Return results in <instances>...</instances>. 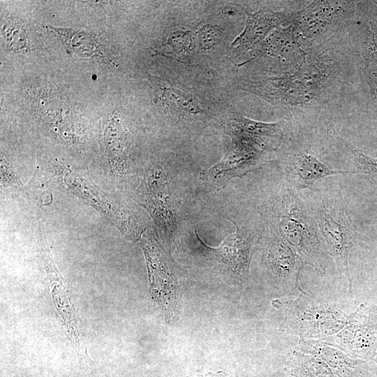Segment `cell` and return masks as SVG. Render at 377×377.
<instances>
[{"label": "cell", "mask_w": 377, "mask_h": 377, "mask_svg": "<svg viewBox=\"0 0 377 377\" xmlns=\"http://www.w3.org/2000/svg\"><path fill=\"white\" fill-rule=\"evenodd\" d=\"M295 355L297 364L292 371L294 377H339L327 362L314 355L295 353Z\"/></svg>", "instance_id": "e0dca14e"}, {"label": "cell", "mask_w": 377, "mask_h": 377, "mask_svg": "<svg viewBox=\"0 0 377 377\" xmlns=\"http://www.w3.org/2000/svg\"><path fill=\"white\" fill-rule=\"evenodd\" d=\"M301 348L327 362L339 377H360L358 372L362 369L361 361L353 360L342 353L324 343L316 341H300Z\"/></svg>", "instance_id": "2e32d148"}, {"label": "cell", "mask_w": 377, "mask_h": 377, "mask_svg": "<svg viewBox=\"0 0 377 377\" xmlns=\"http://www.w3.org/2000/svg\"><path fill=\"white\" fill-rule=\"evenodd\" d=\"M346 1H315L304 8L291 11L290 26L301 45H310L340 23L350 4Z\"/></svg>", "instance_id": "5b68a950"}, {"label": "cell", "mask_w": 377, "mask_h": 377, "mask_svg": "<svg viewBox=\"0 0 377 377\" xmlns=\"http://www.w3.org/2000/svg\"><path fill=\"white\" fill-rule=\"evenodd\" d=\"M290 167L293 179L302 188L311 186L318 179L330 175L350 173L330 168L309 151L298 153L292 160Z\"/></svg>", "instance_id": "9a60e30c"}, {"label": "cell", "mask_w": 377, "mask_h": 377, "mask_svg": "<svg viewBox=\"0 0 377 377\" xmlns=\"http://www.w3.org/2000/svg\"><path fill=\"white\" fill-rule=\"evenodd\" d=\"M105 144L111 159L121 164L126 158L127 133L119 119H113L108 124L105 133Z\"/></svg>", "instance_id": "d6986e66"}, {"label": "cell", "mask_w": 377, "mask_h": 377, "mask_svg": "<svg viewBox=\"0 0 377 377\" xmlns=\"http://www.w3.org/2000/svg\"><path fill=\"white\" fill-rule=\"evenodd\" d=\"M151 85L158 101L178 116L192 118L205 114V110L200 102L192 94L177 88L161 85L154 77Z\"/></svg>", "instance_id": "5bb4252c"}, {"label": "cell", "mask_w": 377, "mask_h": 377, "mask_svg": "<svg viewBox=\"0 0 377 377\" xmlns=\"http://www.w3.org/2000/svg\"><path fill=\"white\" fill-rule=\"evenodd\" d=\"M334 69L324 55L307 54L299 66L281 73L250 75L239 82V88L273 105L289 109L313 106L325 96Z\"/></svg>", "instance_id": "6da1fadb"}, {"label": "cell", "mask_w": 377, "mask_h": 377, "mask_svg": "<svg viewBox=\"0 0 377 377\" xmlns=\"http://www.w3.org/2000/svg\"><path fill=\"white\" fill-rule=\"evenodd\" d=\"M163 46L170 53L177 57L183 58L188 56L195 47V34L191 30L175 29L168 35Z\"/></svg>", "instance_id": "ffe728a7"}, {"label": "cell", "mask_w": 377, "mask_h": 377, "mask_svg": "<svg viewBox=\"0 0 377 377\" xmlns=\"http://www.w3.org/2000/svg\"><path fill=\"white\" fill-rule=\"evenodd\" d=\"M263 151L246 143L232 140V147L225 156L205 173L206 182L220 189L234 177H241L261 164Z\"/></svg>", "instance_id": "9c48e42d"}, {"label": "cell", "mask_w": 377, "mask_h": 377, "mask_svg": "<svg viewBox=\"0 0 377 377\" xmlns=\"http://www.w3.org/2000/svg\"><path fill=\"white\" fill-rule=\"evenodd\" d=\"M352 153L360 170L377 184V158L357 149H353Z\"/></svg>", "instance_id": "7402d4cb"}, {"label": "cell", "mask_w": 377, "mask_h": 377, "mask_svg": "<svg viewBox=\"0 0 377 377\" xmlns=\"http://www.w3.org/2000/svg\"><path fill=\"white\" fill-rule=\"evenodd\" d=\"M307 53L302 48L292 26L281 27L273 30L258 47L253 58L265 59L281 73L292 70L306 59Z\"/></svg>", "instance_id": "ba28073f"}, {"label": "cell", "mask_w": 377, "mask_h": 377, "mask_svg": "<svg viewBox=\"0 0 377 377\" xmlns=\"http://www.w3.org/2000/svg\"><path fill=\"white\" fill-rule=\"evenodd\" d=\"M225 127L232 140L246 143L263 152L276 149L283 135V121H258L239 112L229 115Z\"/></svg>", "instance_id": "8fae6325"}, {"label": "cell", "mask_w": 377, "mask_h": 377, "mask_svg": "<svg viewBox=\"0 0 377 377\" xmlns=\"http://www.w3.org/2000/svg\"><path fill=\"white\" fill-rule=\"evenodd\" d=\"M1 179L3 184L19 186L20 182L15 172L8 166L7 162L1 157Z\"/></svg>", "instance_id": "603a6c76"}, {"label": "cell", "mask_w": 377, "mask_h": 377, "mask_svg": "<svg viewBox=\"0 0 377 377\" xmlns=\"http://www.w3.org/2000/svg\"><path fill=\"white\" fill-rule=\"evenodd\" d=\"M274 235L265 254L267 265L279 288L286 294L301 290L299 276L305 265L303 260L281 237L274 227Z\"/></svg>", "instance_id": "30bf717a"}, {"label": "cell", "mask_w": 377, "mask_h": 377, "mask_svg": "<svg viewBox=\"0 0 377 377\" xmlns=\"http://www.w3.org/2000/svg\"><path fill=\"white\" fill-rule=\"evenodd\" d=\"M364 73L372 102L377 110V33L371 24L368 29Z\"/></svg>", "instance_id": "ac0fdd59"}, {"label": "cell", "mask_w": 377, "mask_h": 377, "mask_svg": "<svg viewBox=\"0 0 377 377\" xmlns=\"http://www.w3.org/2000/svg\"><path fill=\"white\" fill-rule=\"evenodd\" d=\"M337 337L340 347L352 357L372 360L377 353V306L361 304Z\"/></svg>", "instance_id": "8992f818"}, {"label": "cell", "mask_w": 377, "mask_h": 377, "mask_svg": "<svg viewBox=\"0 0 377 377\" xmlns=\"http://www.w3.org/2000/svg\"><path fill=\"white\" fill-rule=\"evenodd\" d=\"M374 3L377 5V1H374Z\"/></svg>", "instance_id": "484cf974"}, {"label": "cell", "mask_w": 377, "mask_h": 377, "mask_svg": "<svg viewBox=\"0 0 377 377\" xmlns=\"http://www.w3.org/2000/svg\"><path fill=\"white\" fill-rule=\"evenodd\" d=\"M222 29L217 25L205 24L198 31V43L202 50H210L220 44L223 39Z\"/></svg>", "instance_id": "44dd1931"}, {"label": "cell", "mask_w": 377, "mask_h": 377, "mask_svg": "<svg viewBox=\"0 0 377 377\" xmlns=\"http://www.w3.org/2000/svg\"><path fill=\"white\" fill-rule=\"evenodd\" d=\"M246 14L245 27L232 42V46L253 51V56L260 44L273 30L281 27L290 26L291 11L260 10L253 13L246 11Z\"/></svg>", "instance_id": "7c38bea8"}, {"label": "cell", "mask_w": 377, "mask_h": 377, "mask_svg": "<svg viewBox=\"0 0 377 377\" xmlns=\"http://www.w3.org/2000/svg\"><path fill=\"white\" fill-rule=\"evenodd\" d=\"M274 209L279 234L305 264L325 273L326 252L319 239L313 219L288 186L282 191Z\"/></svg>", "instance_id": "7a4b0ae2"}, {"label": "cell", "mask_w": 377, "mask_h": 377, "mask_svg": "<svg viewBox=\"0 0 377 377\" xmlns=\"http://www.w3.org/2000/svg\"><path fill=\"white\" fill-rule=\"evenodd\" d=\"M319 231L325 238L330 253L335 260L340 276L348 279L349 294L353 297L352 280L348 269L350 250L357 246L367 248L361 236L352 226L343 210L326 207L324 202L316 216Z\"/></svg>", "instance_id": "277c9868"}, {"label": "cell", "mask_w": 377, "mask_h": 377, "mask_svg": "<svg viewBox=\"0 0 377 377\" xmlns=\"http://www.w3.org/2000/svg\"><path fill=\"white\" fill-rule=\"evenodd\" d=\"M272 305L282 308L286 313L279 330L302 338H320L336 333L347 324L349 318L302 290L295 300H275Z\"/></svg>", "instance_id": "3957f363"}, {"label": "cell", "mask_w": 377, "mask_h": 377, "mask_svg": "<svg viewBox=\"0 0 377 377\" xmlns=\"http://www.w3.org/2000/svg\"><path fill=\"white\" fill-rule=\"evenodd\" d=\"M142 192L143 204L158 228L165 235L172 237L177 226V216L168 176L162 168L149 170Z\"/></svg>", "instance_id": "52a82bcc"}, {"label": "cell", "mask_w": 377, "mask_h": 377, "mask_svg": "<svg viewBox=\"0 0 377 377\" xmlns=\"http://www.w3.org/2000/svg\"><path fill=\"white\" fill-rule=\"evenodd\" d=\"M373 360L375 361L377 363V353H376V355L375 357L373 359Z\"/></svg>", "instance_id": "d4e9b609"}, {"label": "cell", "mask_w": 377, "mask_h": 377, "mask_svg": "<svg viewBox=\"0 0 377 377\" xmlns=\"http://www.w3.org/2000/svg\"><path fill=\"white\" fill-rule=\"evenodd\" d=\"M236 228L235 233L227 235L220 246L212 249V251L229 271L237 276L244 277L249 274L256 237L246 230L238 226Z\"/></svg>", "instance_id": "4fadbf2b"}, {"label": "cell", "mask_w": 377, "mask_h": 377, "mask_svg": "<svg viewBox=\"0 0 377 377\" xmlns=\"http://www.w3.org/2000/svg\"><path fill=\"white\" fill-rule=\"evenodd\" d=\"M209 377H228V376H226L223 373L220 372L216 374H211Z\"/></svg>", "instance_id": "cb8c5ba5"}]
</instances>
